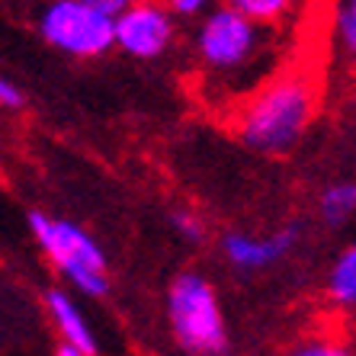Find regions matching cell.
<instances>
[{"mask_svg": "<svg viewBox=\"0 0 356 356\" xmlns=\"http://www.w3.org/2000/svg\"><path fill=\"white\" fill-rule=\"evenodd\" d=\"M315 116V90L302 74H286L250 97L238 119L241 141L264 154L289 151Z\"/></svg>", "mask_w": 356, "mask_h": 356, "instance_id": "6da1fadb", "label": "cell"}, {"mask_svg": "<svg viewBox=\"0 0 356 356\" xmlns=\"http://www.w3.org/2000/svg\"><path fill=\"white\" fill-rule=\"evenodd\" d=\"M167 321L177 347L190 356H222L228 350V327L212 282L199 273L174 276L167 289Z\"/></svg>", "mask_w": 356, "mask_h": 356, "instance_id": "7a4b0ae2", "label": "cell"}, {"mask_svg": "<svg viewBox=\"0 0 356 356\" xmlns=\"http://www.w3.org/2000/svg\"><path fill=\"white\" fill-rule=\"evenodd\" d=\"M33 234L39 241V248L45 250V257L58 266V273L65 276L77 292L83 296H106L109 289V264L106 254L81 225L67 222V218H55L45 212H33L29 216Z\"/></svg>", "mask_w": 356, "mask_h": 356, "instance_id": "3957f363", "label": "cell"}, {"mask_svg": "<svg viewBox=\"0 0 356 356\" xmlns=\"http://www.w3.org/2000/svg\"><path fill=\"white\" fill-rule=\"evenodd\" d=\"M122 10V0H58L45 7L39 33L58 51L77 55V58H93L113 45L116 17Z\"/></svg>", "mask_w": 356, "mask_h": 356, "instance_id": "277c9868", "label": "cell"}, {"mask_svg": "<svg viewBox=\"0 0 356 356\" xmlns=\"http://www.w3.org/2000/svg\"><path fill=\"white\" fill-rule=\"evenodd\" d=\"M199 58L209 67L218 71H232L241 67L244 61L254 58V51L260 49V26L250 23L241 10H234V3L212 10L196 35Z\"/></svg>", "mask_w": 356, "mask_h": 356, "instance_id": "5b68a950", "label": "cell"}, {"mask_svg": "<svg viewBox=\"0 0 356 356\" xmlns=\"http://www.w3.org/2000/svg\"><path fill=\"white\" fill-rule=\"evenodd\" d=\"M174 39V17L167 7L158 3H125V10L116 17V39L122 51L135 55V58H158L161 51H167Z\"/></svg>", "mask_w": 356, "mask_h": 356, "instance_id": "8992f818", "label": "cell"}, {"mask_svg": "<svg viewBox=\"0 0 356 356\" xmlns=\"http://www.w3.org/2000/svg\"><path fill=\"white\" fill-rule=\"evenodd\" d=\"M298 241V225H286L282 232L266 234V238H250V234H225L222 250L228 264H234L238 270H264L273 266L276 260H282L296 248Z\"/></svg>", "mask_w": 356, "mask_h": 356, "instance_id": "52a82bcc", "label": "cell"}, {"mask_svg": "<svg viewBox=\"0 0 356 356\" xmlns=\"http://www.w3.org/2000/svg\"><path fill=\"white\" fill-rule=\"evenodd\" d=\"M45 305H49L51 321L61 331V340H65L67 347H74L83 356H97V337H93L90 321L83 318V312L77 308L74 298L61 289H51L45 296Z\"/></svg>", "mask_w": 356, "mask_h": 356, "instance_id": "ba28073f", "label": "cell"}, {"mask_svg": "<svg viewBox=\"0 0 356 356\" xmlns=\"http://www.w3.org/2000/svg\"><path fill=\"white\" fill-rule=\"evenodd\" d=\"M327 296L340 308H356V241L334 260L327 273Z\"/></svg>", "mask_w": 356, "mask_h": 356, "instance_id": "9c48e42d", "label": "cell"}, {"mask_svg": "<svg viewBox=\"0 0 356 356\" xmlns=\"http://www.w3.org/2000/svg\"><path fill=\"white\" fill-rule=\"evenodd\" d=\"M318 209H321V218L327 225H340L347 218L356 216V183L343 180V183H334L327 190L321 193L318 199Z\"/></svg>", "mask_w": 356, "mask_h": 356, "instance_id": "30bf717a", "label": "cell"}, {"mask_svg": "<svg viewBox=\"0 0 356 356\" xmlns=\"http://www.w3.org/2000/svg\"><path fill=\"white\" fill-rule=\"evenodd\" d=\"M234 10H241L250 23H276L282 13H289V3L286 0H234Z\"/></svg>", "mask_w": 356, "mask_h": 356, "instance_id": "8fae6325", "label": "cell"}, {"mask_svg": "<svg viewBox=\"0 0 356 356\" xmlns=\"http://www.w3.org/2000/svg\"><path fill=\"white\" fill-rule=\"evenodd\" d=\"M289 356H353V350L347 343H340V340L315 337V340H305V343L292 347Z\"/></svg>", "mask_w": 356, "mask_h": 356, "instance_id": "7c38bea8", "label": "cell"}, {"mask_svg": "<svg viewBox=\"0 0 356 356\" xmlns=\"http://www.w3.org/2000/svg\"><path fill=\"white\" fill-rule=\"evenodd\" d=\"M337 35L343 42V49L356 55V0H350L337 10Z\"/></svg>", "mask_w": 356, "mask_h": 356, "instance_id": "4fadbf2b", "label": "cell"}, {"mask_svg": "<svg viewBox=\"0 0 356 356\" xmlns=\"http://www.w3.org/2000/svg\"><path fill=\"white\" fill-rule=\"evenodd\" d=\"M170 225H174V232L180 234V238L186 241H202V222H199V216H193V212H186V209H180V212H170Z\"/></svg>", "mask_w": 356, "mask_h": 356, "instance_id": "5bb4252c", "label": "cell"}, {"mask_svg": "<svg viewBox=\"0 0 356 356\" xmlns=\"http://www.w3.org/2000/svg\"><path fill=\"white\" fill-rule=\"evenodd\" d=\"M170 17H199V13H206V3H202V0H174V3H170Z\"/></svg>", "mask_w": 356, "mask_h": 356, "instance_id": "9a60e30c", "label": "cell"}, {"mask_svg": "<svg viewBox=\"0 0 356 356\" xmlns=\"http://www.w3.org/2000/svg\"><path fill=\"white\" fill-rule=\"evenodd\" d=\"M19 103H23L19 90L7 81V77H0V106H19Z\"/></svg>", "mask_w": 356, "mask_h": 356, "instance_id": "2e32d148", "label": "cell"}, {"mask_svg": "<svg viewBox=\"0 0 356 356\" xmlns=\"http://www.w3.org/2000/svg\"><path fill=\"white\" fill-rule=\"evenodd\" d=\"M55 356H83V353H77V350H74V347H67V343H61L58 353H55Z\"/></svg>", "mask_w": 356, "mask_h": 356, "instance_id": "e0dca14e", "label": "cell"}]
</instances>
